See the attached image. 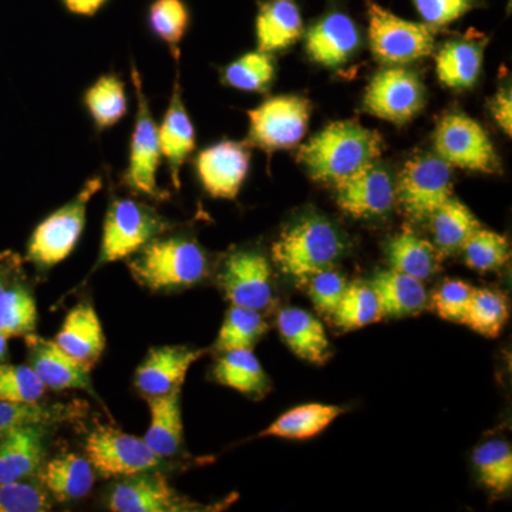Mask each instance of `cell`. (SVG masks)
<instances>
[{"label":"cell","mask_w":512,"mask_h":512,"mask_svg":"<svg viewBox=\"0 0 512 512\" xmlns=\"http://www.w3.org/2000/svg\"><path fill=\"white\" fill-rule=\"evenodd\" d=\"M62 3L73 15L92 18L106 5L107 0H62Z\"/></svg>","instance_id":"obj_49"},{"label":"cell","mask_w":512,"mask_h":512,"mask_svg":"<svg viewBox=\"0 0 512 512\" xmlns=\"http://www.w3.org/2000/svg\"><path fill=\"white\" fill-rule=\"evenodd\" d=\"M29 362L33 372L52 390H87L92 392L90 367L63 352L53 340L29 333Z\"/></svg>","instance_id":"obj_19"},{"label":"cell","mask_w":512,"mask_h":512,"mask_svg":"<svg viewBox=\"0 0 512 512\" xmlns=\"http://www.w3.org/2000/svg\"><path fill=\"white\" fill-rule=\"evenodd\" d=\"M168 227V222L144 202L114 198L104 220L97 265L130 258Z\"/></svg>","instance_id":"obj_5"},{"label":"cell","mask_w":512,"mask_h":512,"mask_svg":"<svg viewBox=\"0 0 512 512\" xmlns=\"http://www.w3.org/2000/svg\"><path fill=\"white\" fill-rule=\"evenodd\" d=\"M436 156L451 168L495 173L500 168L493 141L480 123L463 113L446 114L434 134Z\"/></svg>","instance_id":"obj_9"},{"label":"cell","mask_w":512,"mask_h":512,"mask_svg":"<svg viewBox=\"0 0 512 512\" xmlns=\"http://www.w3.org/2000/svg\"><path fill=\"white\" fill-rule=\"evenodd\" d=\"M494 120L503 128L508 137L512 136V96L510 87H504L495 94L491 104Z\"/></svg>","instance_id":"obj_48"},{"label":"cell","mask_w":512,"mask_h":512,"mask_svg":"<svg viewBox=\"0 0 512 512\" xmlns=\"http://www.w3.org/2000/svg\"><path fill=\"white\" fill-rule=\"evenodd\" d=\"M433 232L434 247L440 254L461 251L468 239L481 228L480 221L467 205L451 197L429 218Z\"/></svg>","instance_id":"obj_31"},{"label":"cell","mask_w":512,"mask_h":512,"mask_svg":"<svg viewBox=\"0 0 512 512\" xmlns=\"http://www.w3.org/2000/svg\"><path fill=\"white\" fill-rule=\"evenodd\" d=\"M379 301L383 318H404L417 315L429 303L423 281L396 269L379 271L369 282Z\"/></svg>","instance_id":"obj_25"},{"label":"cell","mask_w":512,"mask_h":512,"mask_svg":"<svg viewBox=\"0 0 512 512\" xmlns=\"http://www.w3.org/2000/svg\"><path fill=\"white\" fill-rule=\"evenodd\" d=\"M255 33L258 50L261 52L271 55L288 49L301 39V10L293 0H265L259 3Z\"/></svg>","instance_id":"obj_23"},{"label":"cell","mask_w":512,"mask_h":512,"mask_svg":"<svg viewBox=\"0 0 512 512\" xmlns=\"http://www.w3.org/2000/svg\"><path fill=\"white\" fill-rule=\"evenodd\" d=\"M214 377L222 386L248 396H262L268 390V376L252 349L222 353L215 365Z\"/></svg>","instance_id":"obj_32"},{"label":"cell","mask_w":512,"mask_h":512,"mask_svg":"<svg viewBox=\"0 0 512 512\" xmlns=\"http://www.w3.org/2000/svg\"><path fill=\"white\" fill-rule=\"evenodd\" d=\"M311 103L301 96H276L248 111V140L265 151L288 150L308 130Z\"/></svg>","instance_id":"obj_10"},{"label":"cell","mask_w":512,"mask_h":512,"mask_svg":"<svg viewBox=\"0 0 512 512\" xmlns=\"http://www.w3.org/2000/svg\"><path fill=\"white\" fill-rule=\"evenodd\" d=\"M343 252L342 232L332 221L318 214H306L293 221L272 245L276 268L302 282L333 268Z\"/></svg>","instance_id":"obj_2"},{"label":"cell","mask_w":512,"mask_h":512,"mask_svg":"<svg viewBox=\"0 0 512 512\" xmlns=\"http://www.w3.org/2000/svg\"><path fill=\"white\" fill-rule=\"evenodd\" d=\"M73 417V409L63 406H43L40 403L16 404L0 400V436L23 424H49Z\"/></svg>","instance_id":"obj_43"},{"label":"cell","mask_w":512,"mask_h":512,"mask_svg":"<svg viewBox=\"0 0 512 512\" xmlns=\"http://www.w3.org/2000/svg\"><path fill=\"white\" fill-rule=\"evenodd\" d=\"M128 262L138 284L151 291L190 288L208 274V258L194 239L184 235L154 238Z\"/></svg>","instance_id":"obj_3"},{"label":"cell","mask_w":512,"mask_h":512,"mask_svg":"<svg viewBox=\"0 0 512 512\" xmlns=\"http://www.w3.org/2000/svg\"><path fill=\"white\" fill-rule=\"evenodd\" d=\"M345 409L333 404L309 403L295 407L259 433V437H278L286 440H306L328 429Z\"/></svg>","instance_id":"obj_30"},{"label":"cell","mask_w":512,"mask_h":512,"mask_svg":"<svg viewBox=\"0 0 512 512\" xmlns=\"http://www.w3.org/2000/svg\"><path fill=\"white\" fill-rule=\"evenodd\" d=\"M335 190L340 210L360 220L384 217L397 201L396 178L379 161L335 185Z\"/></svg>","instance_id":"obj_14"},{"label":"cell","mask_w":512,"mask_h":512,"mask_svg":"<svg viewBox=\"0 0 512 512\" xmlns=\"http://www.w3.org/2000/svg\"><path fill=\"white\" fill-rule=\"evenodd\" d=\"M396 192L412 220H429L453 197V168L436 154H420L404 164Z\"/></svg>","instance_id":"obj_8"},{"label":"cell","mask_w":512,"mask_h":512,"mask_svg":"<svg viewBox=\"0 0 512 512\" xmlns=\"http://www.w3.org/2000/svg\"><path fill=\"white\" fill-rule=\"evenodd\" d=\"M383 153V138L356 121H335L299 151V161L319 183L333 187L348 180Z\"/></svg>","instance_id":"obj_1"},{"label":"cell","mask_w":512,"mask_h":512,"mask_svg":"<svg viewBox=\"0 0 512 512\" xmlns=\"http://www.w3.org/2000/svg\"><path fill=\"white\" fill-rule=\"evenodd\" d=\"M424 101L426 90L420 77L402 66H392L372 77L363 106L377 119L404 124L423 109Z\"/></svg>","instance_id":"obj_12"},{"label":"cell","mask_w":512,"mask_h":512,"mask_svg":"<svg viewBox=\"0 0 512 512\" xmlns=\"http://www.w3.org/2000/svg\"><path fill=\"white\" fill-rule=\"evenodd\" d=\"M45 424H23L0 436V484L25 480L42 466Z\"/></svg>","instance_id":"obj_21"},{"label":"cell","mask_w":512,"mask_h":512,"mask_svg":"<svg viewBox=\"0 0 512 512\" xmlns=\"http://www.w3.org/2000/svg\"><path fill=\"white\" fill-rule=\"evenodd\" d=\"M474 291L476 288L467 282L456 281V279L443 282L433 295V306L437 315L450 322L463 323Z\"/></svg>","instance_id":"obj_46"},{"label":"cell","mask_w":512,"mask_h":512,"mask_svg":"<svg viewBox=\"0 0 512 512\" xmlns=\"http://www.w3.org/2000/svg\"><path fill=\"white\" fill-rule=\"evenodd\" d=\"M180 393L181 390H175L164 396L147 399L150 424L143 439L161 460L175 456L183 444L184 424Z\"/></svg>","instance_id":"obj_26"},{"label":"cell","mask_w":512,"mask_h":512,"mask_svg":"<svg viewBox=\"0 0 512 512\" xmlns=\"http://www.w3.org/2000/svg\"><path fill=\"white\" fill-rule=\"evenodd\" d=\"M461 251L466 264L480 272L497 271L503 268L511 258L508 239L498 232L483 227L468 239Z\"/></svg>","instance_id":"obj_41"},{"label":"cell","mask_w":512,"mask_h":512,"mask_svg":"<svg viewBox=\"0 0 512 512\" xmlns=\"http://www.w3.org/2000/svg\"><path fill=\"white\" fill-rule=\"evenodd\" d=\"M204 355L205 350L187 346L150 349L146 359L137 367L134 384L147 399L181 390L192 365Z\"/></svg>","instance_id":"obj_16"},{"label":"cell","mask_w":512,"mask_h":512,"mask_svg":"<svg viewBox=\"0 0 512 512\" xmlns=\"http://www.w3.org/2000/svg\"><path fill=\"white\" fill-rule=\"evenodd\" d=\"M474 466L481 483L495 494L507 493L512 485V450L510 443L494 439L474 451Z\"/></svg>","instance_id":"obj_37"},{"label":"cell","mask_w":512,"mask_h":512,"mask_svg":"<svg viewBox=\"0 0 512 512\" xmlns=\"http://www.w3.org/2000/svg\"><path fill=\"white\" fill-rule=\"evenodd\" d=\"M147 25L174 56H180L178 45L190 26V10L184 0H154L148 8Z\"/></svg>","instance_id":"obj_39"},{"label":"cell","mask_w":512,"mask_h":512,"mask_svg":"<svg viewBox=\"0 0 512 512\" xmlns=\"http://www.w3.org/2000/svg\"><path fill=\"white\" fill-rule=\"evenodd\" d=\"M109 508L114 512H173L187 504L160 473L136 474L114 485L109 495Z\"/></svg>","instance_id":"obj_18"},{"label":"cell","mask_w":512,"mask_h":512,"mask_svg":"<svg viewBox=\"0 0 512 512\" xmlns=\"http://www.w3.org/2000/svg\"><path fill=\"white\" fill-rule=\"evenodd\" d=\"M251 151L247 143L225 140L204 148L195 158L198 180L208 194L235 200L247 180Z\"/></svg>","instance_id":"obj_15"},{"label":"cell","mask_w":512,"mask_h":512,"mask_svg":"<svg viewBox=\"0 0 512 512\" xmlns=\"http://www.w3.org/2000/svg\"><path fill=\"white\" fill-rule=\"evenodd\" d=\"M412 2L424 23L433 28L456 22L471 10L483 5L481 0H412Z\"/></svg>","instance_id":"obj_47"},{"label":"cell","mask_w":512,"mask_h":512,"mask_svg":"<svg viewBox=\"0 0 512 512\" xmlns=\"http://www.w3.org/2000/svg\"><path fill=\"white\" fill-rule=\"evenodd\" d=\"M268 330V323L255 309L232 305L218 333L215 349L224 353L229 350L252 349Z\"/></svg>","instance_id":"obj_35"},{"label":"cell","mask_w":512,"mask_h":512,"mask_svg":"<svg viewBox=\"0 0 512 512\" xmlns=\"http://www.w3.org/2000/svg\"><path fill=\"white\" fill-rule=\"evenodd\" d=\"M50 495L43 485L18 480L0 484V512H43L50 510Z\"/></svg>","instance_id":"obj_44"},{"label":"cell","mask_w":512,"mask_h":512,"mask_svg":"<svg viewBox=\"0 0 512 512\" xmlns=\"http://www.w3.org/2000/svg\"><path fill=\"white\" fill-rule=\"evenodd\" d=\"M96 474L86 457L74 453L52 458L40 474L47 493L57 501H73L92 491Z\"/></svg>","instance_id":"obj_28"},{"label":"cell","mask_w":512,"mask_h":512,"mask_svg":"<svg viewBox=\"0 0 512 512\" xmlns=\"http://www.w3.org/2000/svg\"><path fill=\"white\" fill-rule=\"evenodd\" d=\"M218 279L231 305L262 311L274 299L271 265L261 252L251 249L232 252L225 259Z\"/></svg>","instance_id":"obj_13"},{"label":"cell","mask_w":512,"mask_h":512,"mask_svg":"<svg viewBox=\"0 0 512 512\" xmlns=\"http://www.w3.org/2000/svg\"><path fill=\"white\" fill-rule=\"evenodd\" d=\"M46 386L26 365H0V400L16 404L39 403Z\"/></svg>","instance_id":"obj_42"},{"label":"cell","mask_w":512,"mask_h":512,"mask_svg":"<svg viewBox=\"0 0 512 512\" xmlns=\"http://www.w3.org/2000/svg\"><path fill=\"white\" fill-rule=\"evenodd\" d=\"M332 318L335 325L343 330L365 328L383 319L372 286L363 282L349 284Z\"/></svg>","instance_id":"obj_38"},{"label":"cell","mask_w":512,"mask_h":512,"mask_svg":"<svg viewBox=\"0 0 512 512\" xmlns=\"http://www.w3.org/2000/svg\"><path fill=\"white\" fill-rule=\"evenodd\" d=\"M366 12L370 49L379 62L403 66L433 53L437 33L433 26L399 18L373 0H367Z\"/></svg>","instance_id":"obj_6"},{"label":"cell","mask_w":512,"mask_h":512,"mask_svg":"<svg viewBox=\"0 0 512 512\" xmlns=\"http://www.w3.org/2000/svg\"><path fill=\"white\" fill-rule=\"evenodd\" d=\"M484 42L458 39L447 42L436 56L437 77L448 89H471L483 69Z\"/></svg>","instance_id":"obj_27"},{"label":"cell","mask_w":512,"mask_h":512,"mask_svg":"<svg viewBox=\"0 0 512 512\" xmlns=\"http://www.w3.org/2000/svg\"><path fill=\"white\" fill-rule=\"evenodd\" d=\"M131 82L136 94L137 110L123 183L136 194L146 195L157 201L165 200L168 194L157 184V171L161 163L158 126L144 92L143 77L134 62H131Z\"/></svg>","instance_id":"obj_7"},{"label":"cell","mask_w":512,"mask_h":512,"mask_svg":"<svg viewBox=\"0 0 512 512\" xmlns=\"http://www.w3.org/2000/svg\"><path fill=\"white\" fill-rule=\"evenodd\" d=\"M37 309L35 299L22 285L0 279V333L26 336L35 330Z\"/></svg>","instance_id":"obj_34"},{"label":"cell","mask_w":512,"mask_h":512,"mask_svg":"<svg viewBox=\"0 0 512 512\" xmlns=\"http://www.w3.org/2000/svg\"><path fill=\"white\" fill-rule=\"evenodd\" d=\"M83 103L97 130H109L127 116L126 84L117 74H104L86 90Z\"/></svg>","instance_id":"obj_33"},{"label":"cell","mask_w":512,"mask_h":512,"mask_svg":"<svg viewBox=\"0 0 512 512\" xmlns=\"http://www.w3.org/2000/svg\"><path fill=\"white\" fill-rule=\"evenodd\" d=\"M439 249L427 239L414 234L412 229L403 228L386 244V256L390 268L426 281L440 269Z\"/></svg>","instance_id":"obj_29"},{"label":"cell","mask_w":512,"mask_h":512,"mask_svg":"<svg viewBox=\"0 0 512 512\" xmlns=\"http://www.w3.org/2000/svg\"><path fill=\"white\" fill-rule=\"evenodd\" d=\"M362 37L348 13L332 10L316 20L305 37L306 52L312 62L325 67L348 63L359 50Z\"/></svg>","instance_id":"obj_17"},{"label":"cell","mask_w":512,"mask_h":512,"mask_svg":"<svg viewBox=\"0 0 512 512\" xmlns=\"http://www.w3.org/2000/svg\"><path fill=\"white\" fill-rule=\"evenodd\" d=\"M279 333L299 359L323 365L330 356V343L322 322L301 308H285L276 319Z\"/></svg>","instance_id":"obj_24"},{"label":"cell","mask_w":512,"mask_h":512,"mask_svg":"<svg viewBox=\"0 0 512 512\" xmlns=\"http://www.w3.org/2000/svg\"><path fill=\"white\" fill-rule=\"evenodd\" d=\"M275 77V63L269 53H245L229 63L222 72V82L232 89L248 93H265Z\"/></svg>","instance_id":"obj_36"},{"label":"cell","mask_w":512,"mask_h":512,"mask_svg":"<svg viewBox=\"0 0 512 512\" xmlns=\"http://www.w3.org/2000/svg\"><path fill=\"white\" fill-rule=\"evenodd\" d=\"M158 138H160L161 157L167 161L171 183L178 190L181 185V168L197 147L195 127L181 96L178 73L163 123L158 127Z\"/></svg>","instance_id":"obj_20"},{"label":"cell","mask_w":512,"mask_h":512,"mask_svg":"<svg viewBox=\"0 0 512 512\" xmlns=\"http://www.w3.org/2000/svg\"><path fill=\"white\" fill-rule=\"evenodd\" d=\"M101 188L100 175L90 178L72 201L37 225L29 239V261L39 268L50 269L72 254L82 238L89 202Z\"/></svg>","instance_id":"obj_4"},{"label":"cell","mask_w":512,"mask_h":512,"mask_svg":"<svg viewBox=\"0 0 512 512\" xmlns=\"http://www.w3.org/2000/svg\"><path fill=\"white\" fill-rule=\"evenodd\" d=\"M508 303L503 293L476 289L463 325L487 338H497L508 320Z\"/></svg>","instance_id":"obj_40"},{"label":"cell","mask_w":512,"mask_h":512,"mask_svg":"<svg viewBox=\"0 0 512 512\" xmlns=\"http://www.w3.org/2000/svg\"><path fill=\"white\" fill-rule=\"evenodd\" d=\"M53 342L77 362L93 369L106 349V336L92 303L74 306Z\"/></svg>","instance_id":"obj_22"},{"label":"cell","mask_w":512,"mask_h":512,"mask_svg":"<svg viewBox=\"0 0 512 512\" xmlns=\"http://www.w3.org/2000/svg\"><path fill=\"white\" fill-rule=\"evenodd\" d=\"M84 451L93 470L104 478L136 476L161 463L144 439L107 426H99L87 436Z\"/></svg>","instance_id":"obj_11"},{"label":"cell","mask_w":512,"mask_h":512,"mask_svg":"<svg viewBox=\"0 0 512 512\" xmlns=\"http://www.w3.org/2000/svg\"><path fill=\"white\" fill-rule=\"evenodd\" d=\"M309 296H311L316 311L326 316H332L338 309L346 289H348V279L335 269H325L306 279Z\"/></svg>","instance_id":"obj_45"}]
</instances>
